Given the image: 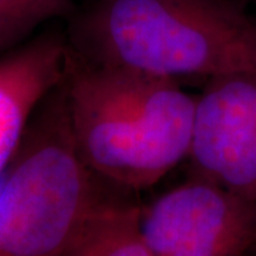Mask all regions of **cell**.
Wrapping results in <instances>:
<instances>
[{"label": "cell", "mask_w": 256, "mask_h": 256, "mask_svg": "<svg viewBox=\"0 0 256 256\" xmlns=\"http://www.w3.org/2000/svg\"><path fill=\"white\" fill-rule=\"evenodd\" d=\"M77 240H78V239H77ZM66 256H82V252H80V249L77 248V242H76L73 246H72V249L66 254Z\"/></svg>", "instance_id": "cell-9"}, {"label": "cell", "mask_w": 256, "mask_h": 256, "mask_svg": "<svg viewBox=\"0 0 256 256\" xmlns=\"http://www.w3.org/2000/svg\"><path fill=\"white\" fill-rule=\"evenodd\" d=\"M67 42L90 63L181 86L256 72V18L240 0H96Z\"/></svg>", "instance_id": "cell-1"}, {"label": "cell", "mask_w": 256, "mask_h": 256, "mask_svg": "<svg viewBox=\"0 0 256 256\" xmlns=\"http://www.w3.org/2000/svg\"><path fill=\"white\" fill-rule=\"evenodd\" d=\"M72 9L73 0H0V56L26 44L40 26Z\"/></svg>", "instance_id": "cell-8"}, {"label": "cell", "mask_w": 256, "mask_h": 256, "mask_svg": "<svg viewBox=\"0 0 256 256\" xmlns=\"http://www.w3.org/2000/svg\"><path fill=\"white\" fill-rule=\"evenodd\" d=\"M67 34L42 33L0 56V181L40 104L66 76Z\"/></svg>", "instance_id": "cell-6"}, {"label": "cell", "mask_w": 256, "mask_h": 256, "mask_svg": "<svg viewBox=\"0 0 256 256\" xmlns=\"http://www.w3.org/2000/svg\"><path fill=\"white\" fill-rule=\"evenodd\" d=\"M152 256H244L256 246V200L194 176L140 214Z\"/></svg>", "instance_id": "cell-4"}, {"label": "cell", "mask_w": 256, "mask_h": 256, "mask_svg": "<svg viewBox=\"0 0 256 256\" xmlns=\"http://www.w3.org/2000/svg\"><path fill=\"white\" fill-rule=\"evenodd\" d=\"M188 160L195 176L256 200V72L205 84Z\"/></svg>", "instance_id": "cell-5"}, {"label": "cell", "mask_w": 256, "mask_h": 256, "mask_svg": "<svg viewBox=\"0 0 256 256\" xmlns=\"http://www.w3.org/2000/svg\"><path fill=\"white\" fill-rule=\"evenodd\" d=\"M141 210L107 202L77 240L82 256H152L140 228Z\"/></svg>", "instance_id": "cell-7"}, {"label": "cell", "mask_w": 256, "mask_h": 256, "mask_svg": "<svg viewBox=\"0 0 256 256\" xmlns=\"http://www.w3.org/2000/svg\"><path fill=\"white\" fill-rule=\"evenodd\" d=\"M63 82L77 150L102 181L146 190L190 156L198 97L181 84L90 63L70 47Z\"/></svg>", "instance_id": "cell-2"}, {"label": "cell", "mask_w": 256, "mask_h": 256, "mask_svg": "<svg viewBox=\"0 0 256 256\" xmlns=\"http://www.w3.org/2000/svg\"><path fill=\"white\" fill-rule=\"evenodd\" d=\"M63 82L37 108L0 181V256H66L110 202L77 150Z\"/></svg>", "instance_id": "cell-3"}]
</instances>
